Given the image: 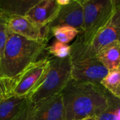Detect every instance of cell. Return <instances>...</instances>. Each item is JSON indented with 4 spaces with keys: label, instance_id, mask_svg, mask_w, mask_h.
I'll return each mask as SVG.
<instances>
[{
    "label": "cell",
    "instance_id": "1",
    "mask_svg": "<svg viewBox=\"0 0 120 120\" xmlns=\"http://www.w3.org/2000/svg\"><path fill=\"white\" fill-rule=\"evenodd\" d=\"M65 120L98 117L108 108L106 90L88 83L70 79L61 92Z\"/></svg>",
    "mask_w": 120,
    "mask_h": 120
},
{
    "label": "cell",
    "instance_id": "2",
    "mask_svg": "<svg viewBox=\"0 0 120 120\" xmlns=\"http://www.w3.org/2000/svg\"><path fill=\"white\" fill-rule=\"evenodd\" d=\"M46 47L47 43L29 40L8 31L3 58L0 60V75L16 77L28 65L39 60Z\"/></svg>",
    "mask_w": 120,
    "mask_h": 120
},
{
    "label": "cell",
    "instance_id": "20",
    "mask_svg": "<svg viewBox=\"0 0 120 120\" xmlns=\"http://www.w3.org/2000/svg\"><path fill=\"white\" fill-rule=\"evenodd\" d=\"M7 18L0 13V60L3 58L4 51L7 40Z\"/></svg>",
    "mask_w": 120,
    "mask_h": 120
},
{
    "label": "cell",
    "instance_id": "17",
    "mask_svg": "<svg viewBox=\"0 0 120 120\" xmlns=\"http://www.w3.org/2000/svg\"><path fill=\"white\" fill-rule=\"evenodd\" d=\"M51 36H53L57 41L63 43L68 44L72 41L79 33V31L72 27L68 25H60L49 28Z\"/></svg>",
    "mask_w": 120,
    "mask_h": 120
},
{
    "label": "cell",
    "instance_id": "21",
    "mask_svg": "<svg viewBox=\"0 0 120 120\" xmlns=\"http://www.w3.org/2000/svg\"><path fill=\"white\" fill-rule=\"evenodd\" d=\"M32 103L26 98L23 105L12 120H32Z\"/></svg>",
    "mask_w": 120,
    "mask_h": 120
},
{
    "label": "cell",
    "instance_id": "7",
    "mask_svg": "<svg viewBox=\"0 0 120 120\" xmlns=\"http://www.w3.org/2000/svg\"><path fill=\"white\" fill-rule=\"evenodd\" d=\"M108 72L96 58L72 62L71 79L79 82L102 86L101 82Z\"/></svg>",
    "mask_w": 120,
    "mask_h": 120
},
{
    "label": "cell",
    "instance_id": "15",
    "mask_svg": "<svg viewBox=\"0 0 120 120\" xmlns=\"http://www.w3.org/2000/svg\"><path fill=\"white\" fill-rule=\"evenodd\" d=\"M101 85L110 94L120 98V67L110 70L102 80Z\"/></svg>",
    "mask_w": 120,
    "mask_h": 120
},
{
    "label": "cell",
    "instance_id": "23",
    "mask_svg": "<svg viewBox=\"0 0 120 120\" xmlns=\"http://www.w3.org/2000/svg\"><path fill=\"white\" fill-rule=\"evenodd\" d=\"M81 120H98V117L96 116H94V117H86V118H84V119H82Z\"/></svg>",
    "mask_w": 120,
    "mask_h": 120
},
{
    "label": "cell",
    "instance_id": "5",
    "mask_svg": "<svg viewBox=\"0 0 120 120\" xmlns=\"http://www.w3.org/2000/svg\"><path fill=\"white\" fill-rule=\"evenodd\" d=\"M83 6V25L74 42L85 45L110 19L115 0H81Z\"/></svg>",
    "mask_w": 120,
    "mask_h": 120
},
{
    "label": "cell",
    "instance_id": "11",
    "mask_svg": "<svg viewBox=\"0 0 120 120\" xmlns=\"http://www.w3.org/2000/svg\"><path fill=\"white\" fill-rule=\"evenodd\" d=\"M60 7L56 0H38L25 16L37 25L44 27L55 19Z\"/></svg>",
    "mask_w": 120,
    "mask_h": 120
},
{
    "label": "cell",
    "instance_id": "12",
    "mask_svg": "<svg viewBox=\"0 0 120 120\" xmlns=\"http://www.w3.org/2000/svg\"><path fill=\"white\" fill-rule=\"evenodd\" d=\"M38 0H0V13L7 18L25 16Z\"/></svg>",
    "mask_w": 120,
    "mask_h": 120
},
{
    "label": "cell",
    "instance_id": "9",
    "mask_svg": "<svg viewBox=\"0 0 120 120\" xmlns=\"http://www.w3.org/2000/svg\"><path fill=\"white\" fill-rule=\"evenodd\" d=\"M32 120H65L61 94L32 103Z\"/></svg>",
    "mask_w": 120,
    "mask_h": 120
},
{
    "label": "cell",
    "instance_id": "18",
    "mask_svg": "<svg viewBox=\"0 0 120 120\" xmlns=\"http://www.w3.org/2000/svg\"><path fill=\"white\" fill-rule=\"evenodd\" d=\"M17 77H8L0 75V102L14 96Z\"/></svg>",
    "mask_w": 120,
    "mask_h": 120
},
{
    "label": "cell",
    "instance_id": "3",
    "mask_svg": "<svg viewBox=\"0 0 120 120\" xmlns=\"http://www.w3.org/2000/svg\"><path fill=\"white\" fill-rule=\"evenodd\" d=\"M120 41V0H115L114 12L108 22L85 45L75 42L71 45L72 62L95 58L105 46Z\"/></svg>",
    "mask_w": 120,
    "mask_h": 120
},
{
    "label": "cell",
    "instance_id": "10",
    "mask_svg": "<svg viewBox=\"0 0 120 120\" xmlns=\"http://www.w3.org/2000/svg\"><path fill=\"white\" fill-rule=\"evenodd\" d=\"M60 25L70 26L81 32L83 25V6L81 0H71L70 4L61 6L56 17L48 27L51 28Z\"/></svg>",
    "mask_w": 120,
    "mask_h": 120
},
{
    "label": "cell",
    "instance_id": "13",
    "mask_svg": "<svg viewBox=\"0 0 120 120\" xmlns=\"http://www.w3.org/2000/svg\"><path fill=\"white\" fill-rule=\"evenodd\" d=\"M96 58L110 71L120 67V41L103 49Z\"/></svg>",
    "mask_w": 120,
    "mask_h": 120
},
{
    "label": "cell",
    "instance_id": "14",
    "mask_svg": "<svg viewBox=\"0 0 120 120\" xmlns=\"http://www.w3.org/2000/svg\"><path fill=\"white\" fill-rule=\"evenodd\" d=\"M26 98L13 96L0 102V120H12L23 105Z\"/></svg>",
    "mask_w": 120,
    "mask_h": 120
},
{
    "label": "cell",
    "instance_id": "8",
    "mask_svg": "<svg viewBox=\"0 0 120 120\" xmlns=\"http://www.w3.org/2000/svg\"><path fill=\"white\" fill-rule=\"evenodd\" d=\"M8 31L18 34L29 40L48 43L51 37L48 26L41 27L25 16H12L7 19Z\"/></svg>",
    "mask_w": 120,
    "mask_h": 120
},
{
    "label": "cell",
    "instance_id": "16",
    "mask_svg": "<svg viewBox=\"0 0 120 120\" xmlns=\"http://www.w3.org/2000/svg\"><path fill=\"white\" fill-rule=\"evenodd\" d=\"M108 108L98 117V120H120V98L106 90Z\"/></svg>",
    "mask_w": 120,
    "mask_h": 120
},
{
    "label": "cell",
    "instance_id": "4",
    "mask_svg": "<svg viewBox=\"0 0 120 120\" xmlns=\"http://www.w3.org/2000/svg\"><path fill=\"white\" fill-rule=\"evenodd\" d=\"M70 56L65 58H51L48 70L41 84L27 98L32 103L61 94L71 79Z\"/></svg>",
    "mask_w": 120,
    "mask_h": 120
},
{
    "label": "cell",
    "instance_id": "6",
    "mask_svg": "<svg viewBox=\"0 0 120 120\" xmlns=\"http://www.w3.org/2000/svg\"><path fill=\"white\" fill-rule=\"evenodd\" d=\"M51 58L44 57L28 65L18 75L14 89V96H27L42 82Z\"/></svg>",
    "mask_w": 120,
    "mask_h": 120
},
{
    "label": "cell",
    "instance_id": "22",
    "mask_svg": "<svg viewBox=\"0 0 120 120\" xmlns=\"http://www.w3.org/2000/svg\"><path fill=\"white\" fill-rule=\"evenodd\" d=\"M56 1L58 4V5L61 6H65V5L70 4L71 0H56Z\"/></svg>",
    "mask_w": 120,
    "mask_h": 120
},
{
    "label": "cell",
    "instance_id": "19",
    "mask_svg": "<svg viewBox=\"0 0 120 120\" xmlns=\"http://www.w3.org/2000/svg\"><path fill=\"white\" fill-rule=\"evenodd\" d=\"M46 51L53 58H65L70 56L71 45L61 43L58 41H55L53 44L46 47Z\"/></svg>",
    "mask_w": 120,
    "mask_h": 120
}]
</instances>
